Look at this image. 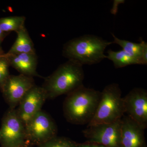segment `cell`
Wrapping results in <instances>:
<instances>
[{
	"mask_svg": "<svg viewBox=\"0 0 147 147\" xmlns=\"http://www.w3.org/2000/svg\"><path fill=\"white\" fill-rule=\"evenodd\" d=\"M113 44L112 42L93 35H85L69 40L64 45V57L84 65L99 63L106 56L104 52L106 47Z\"/></svg>",
	"mask_w": 147,
	"mask_h": 147,
	"instance_id": "obj_2",
	"label": "cell"
},
{
	"mask_svg": "<svg viewBox=\"0 0 147 147\" xmlns=\"http://www.w3.org/2000/svg\"><path fill=\"white\" fill-rule=\"evenodd\" d=\"M9 63L5 53L0 56V90L10 76Z\"/></svg>",
	"mask_w": 147,
	"mask_h": 147,
	"instance_id": "obj_18",
	"label": "cell"
},
{
	"mask_svg": "<svg viewBox=\"0 0 147 147\" xmlns=\"http://www.w3.org/2000/svg\"><path fill=\"white\" fill-rule=\"evenodd\" d=\"M76 144L69 138L57 136L38 147H76Z\"/></svg>",
	"mask_w": 147,
	"mask_h": 147,
	"instance_id": "obj_17",
	"label": "cell"
},
{
	"mask_svg": "<svg viewBox=\"0 0 147 147\" xmlns=\"http://www.w3.org/2000/svg\"><path fill=\"white\" fill-rule=\"evenodd\" d=\"M8 34H8L4 32L1 30V29L0 28V50H2V49L1 47L2 43L3 41L4 40L5 38L7 36Z\"/></svg>",
	"mask_w": 147,
	"mask_h": 147,
	"instance_id": "obj_22",
	"label": "cell"
},
{
	"mask_svg": "<svg viewBox=\"0 0 147 147\" xmlns=\"http://www.w3.org/2000/svg\"><path fill=\"white\" fill-rule=\"evenodd\" d=\"M32 146H31L30 145V144H29L28 142H26V143H25V144H24L23 145V146H21V147H31Z\"/></svg>",
	"mask_w": 147,
	"mask_h": 147,
	"instance_id": "obj_23",
	"label": "cell"
},
{
	"mask_svg": "<svg viewBox=\"0 0 147 147\" xmlns=\"http://www.w3.org/2000/svg\"><path fill=\"white\" fill-rule=\"evenodd\" d=\"M101 94V92L82 85L67 95L63 104L66 120L73 124H88L94 117Z\"/></svg>",
	"mask_w": 147,
	"mask_h": 147,
	"instance_id": "obj_1",
	"label": "cell"
},
{
	"mask_svg": "<svg viewBox=\"0 0 147 147\" xmlns=\"http://www.w3.org/2000/svg\"><path fill=\"white\" fill-rule=\"evenodd\" d=\"M101 93L94 117L87 126L114 122L120 119L125 114L123 97L119 84H109Z\"/></svg>",
	"mask_w": 147,
	"mask_h": 147,
	"instance_id": "obj_4",
	"label": "cell"
},
{
	"mask_svg": "<svg viewBox=\"0 0 147 147\" xmlns=\"http://www.w3.org/2000/svg\"><path fill=\"white\" fill-rule=\"evenodd\" d=\"M47 99L45 90L42 87L36 85L24 96L19 102L16 111L25 126L41 110L42 105Z\"/></svg>",
	"mask_w": 147,
	"mask_h": 147,
	"instance_id": "obj_10",
	"label": "cell"
},
{
	"mask_svg": "<svg viewBox=\"0 0 147 147\" xmlns=\"http://www.w3.org/2000/svg\"><path fill=\"white\" fill-rule=\"evenodd\" d=\"M3 50V49L2 50H0V56H1L4 54H5Z\"/></svg>",
	"mask_w": 147,
	"mask_h": 147,
	"instance_id": "obj_24",
	"label": "cell"
},
{
	"mask_svg": "<svg viewBox=\"0 0 147 147\" xmlns=\"http://www.w3.org/2000/svg\"><path fill=\"white\" fill-rule=\"evenodd\" d=\"M125 113L142 127H147V92L135 88L123 97Z\"/></svg>",
	"mask_w": 147,
	"mask_h": 147,
	"instance_id": "obj_8",
	"label": "cell"
},
{
	"mask_svg": "<svg viewBox=\"0 0 147 147\" xmlns=\"http://www.w3.org/2000/svg\"><path fill=\"white\" fill-rule=\"evenodd\" d=\"M112 34L114 38V40L112 41L113 43L120 45L122 48V50L137 59L140 65V55L142 48L141 42L139 43H134L125 40L119 39L113 34Z\"/></svg>",
	"mask_w": 147,
	"mask_h": 147,
	"instance_id": "obj_16",
	"label": "cell"
},
{
	"mask_svg": "<svg viewBox=\"0 0 147 147\" xmlns=\"http://www.w3.org/2000/svg\"><path fill=\"white\" fill-rule=\"evenodd\" d=\"M125 2V1L124 0H115L113 1V7L110 11L111 13L113 15H116L117 12L119 5L120 4L123 3Z\"/></svg>",
	"mask_w": 147,
	"mask_h": 147,
	"instance_id": "obj_21",
	"label": "cell"
},
{
	"mask_svg": "<svg viewBox=\"0 0 147 147\" xmlns=\"http://www.w3.org/2000/svg\"><path fill=\"white\" fill-rule=\"evenodd\" d=\"M25 131L29 144L38 146L57 137L58 129L52 118L41 110L25 125Z\"/></svg>",
	"mask_w": 147,
	"mask_h": 147,
	"instance_id": "obj_5",
	"label": "cell"
},
{
	"mask_svg": "<svg viewBox=\"0 0 147 147\" xmlns=\"http://www.w3.org/2000/svg\"><path fill=\"white\" fill-rule=\"evenodd\" d=\"M144 130L124 115L121 118L120 147H147Z\"/></svg>",
	"mask_w": 147,
	"mask_h": 147,
	"instance_id": "obj_11",
	"label": "cell"
},
{
	"mask_svg": "<svg viewBox=\"0 0 147 147\" xmlns=\"http://www.w3.org/2000/svg\"><path fill=\"white\" fill-rule=\"evenodd\" d=\"M142 48L140 55V65L147 64V43L144 40H141Z\"/></svg>",
	"mask_w": 147,
	"mask_h": 147,
	"instance_id": "obj_19",
	"label": "cell"
},
{
	"mask_svg": "<svg viewBox=\"0 0 147 147\" xmlns=\"http://www.w3.org/2000/svg\"><path fill=\"white\" fill-rule=\"evenodd\" d=\"M9 66L20 74L30 77L44 78L37 73L38 57L36 53L8 54L5 53Z\"/></svg>",
	"mask_w": 147,
	"mask_h": 147,
	"instance_id": "obj_12",
	"label": "cell"
},
{
	"mask_svg": "<svg viewBox=\"0 0 147 147\" xmlns=\"http://www.w3.org/2000/svg\"><path fill=\"white\" fill-rule=\"evenodd\" d=\"M106 58L112 61L116 68H122L131 65H140L139 61L123 50L114 51L109 50Z\"/></svg>",
	"mask_w": 147,
	"mask_h": 147,
	"instance_id": "obj_14",
	"label": "cell"
},
{
	"mask_svg": "<svg viewBox=\"0 0 147 147\" xmlns=\"http://www.w3.org/2000/svg\"><path fill=\"white\" fill-rule=\"evenodd\" d=\"M16 34V40L7 54L36 53L34 44L25 26L19 30Z\"/></svg>",
	"mask_w": 147,
	"mask_h": 147,
	"instance_id": "obj_13",
	"label": "cell"
},
{
	"mask_svg": "<svg viewBox=\"0 0 147 147\" xmlns=\"http://www.w3.org/2000/svg\"><path fill=\"white\" fill-rule=\"evenodd\" d=\"M121 119L111 123L87 126L83 131L88 142L105 147H120Z\"/></svg>",
	"mask_w": 147,
	"mask_h": 147,
	"instance_id": "obj_7",
	"label": "cell"
},
{
	"mask_svg": "<svg viewBox=\"0 0 147 147\" xmlns=\"http://www.w3.org/2000/svg\"><path fill=\"white\" fill-rule=\"evenodd\" d=\"M26 17L11 16L0 18V28L4 32L9 34L12 32H17L25 27Z\"/></svg>",
	"mask_w": 147,
	"mask_h": 147,
	"instance_id": "obj_15",
	"label": "cell"
},
{
	"mask_svg": "<svg viewBox=\"0 0 147 147\" xmlns=\"http://www.w3.org/2000/svg\"><path fill=\"white\" fill-rule=\"evenodd\" d=\"M83 66L69 60L58 67L53 74L44 78L42 87L47 99H53L62 95H67L83 84Z\"/></svg>",
	"mask_w": 147,
	"mask_h": 147,
	"instance_id": "obj_3",
	"label": "cell"
},
{
	"mask_svg": "<svg viewBox=\"0 0 147 147\" xmlns=\"http://www.w3.org/2000/svg\"><path fill=\"white\" fill-rule=\"evenodd\" d=\"M35 85L33 77L21 74L10 75L0 90L9 108L15 109L24 96Z\"/></svg>",
	"mask_w": 147,
	"mask_h": 147,
	"instance_id": "obj_9",
	"label": "cell"
},
{
	"mask_svg": "<svg viewBox=\"0 0 147 147\" xmlns=\"http://www.w3.org/2000/svg\"><path fill=\"white\" fill-rule=\"evenodd\" d=\"M26 142L25 125L17 115L16 109L9 108L2 119L1 147H21Z\"/></svg>",
	"mask_w": 147,
	"mask_h": 147,
	"instance_id": "obj_6",
	"label": "cell"
},
{
	"mask_svg": "<svg viewBox=\"0 0 147 147\" xmlns=\"http://www.w3.org/2000/svg\"><path fill=\"white\" fill-rule=\"evenodd\" d=\"M76 147H105L102 145L93 143V142H86L82 143H77Z\"/></svg>",
	"mask_w": 147,
	"mask_h": 147,
	"instance_id": "obj_20",
	"label": "cell"
}]
</instances>
